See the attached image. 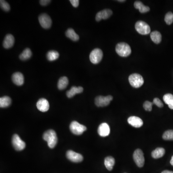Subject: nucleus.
Returning <instances> with one entry per match:
<instances>
[{
    "instance_id": "f257e3e1",
    "label": "nucleus",
    "mask_w": 173,
    "mask_h": 173,
    "mask_svg": "<svg viewBox=\"0 0 173 173\" xmlns=\"http://www.w3.org/2000/svg\"><path fill=\"white\" fill-rule=\"evenodd\" d=\"M43 139L47 142L48 146L51 149L55 147L58 141L56 132L53 129H49L44 132Z\"/></svg>"
},
{
    "instance_id": "f03ea898",
    "label": "nucleus",
    "mask_w": 173,
    "mask_h": 173,
    "mask_svg": "<svg viewBox=\"0 0 173 173\" xmlns=\"http://www.w3.org/2000/svg\"><path fill=\"white\" fill-rule=\"evenodd\" d=\"M115 51L121 57H128L131 53L130 46L125 42H120L116 45Z\"/></svg>"
},
{
    "instance_id": "7ed1b4c3",
    "label": "nucleus",
    "mask_w": 173,
    "mask_h": 173,
    "mask_svg": "<svg viewBox=\"0 0 173 173\" xmlns=\"http://www.w3.org/2000/svg\"><path fill=\"white\" fill-rule=\"evenodd\" d=\"M128 80L132 87L135 88H139L144 83V80L142 76L139 74H133L128 77Z\"/></svg>"
},
{
    "instance_id": "20e7f679",
    "label": "nucleus",
    "mask_w": 173,
    "mask_h": 173,
    "mask_svg": "<svg viewBox=\"0 0 173 173\" xmlns=\"http://www.w3.org/2000/svg\"><path fill=\"white\" fill-rule=\"evenodd\" d=\"M135 29L140 34L147 35L151 32V28L149 25L143 21L136 22L135 24Z\"/></svg>"
},
{
    "instance_id": "39448f33",
    "label": "nucleus",
    "mask_w": 173,
    "mask_h": 173,
    "mask_svg": "<svg viewBox=\"0 0 173 173\" xmlns=\"http://www.w3.org/2000/svg\"><path fill=\"white\" fill-rule=\"evenodd\" d=\"M69 128L72 133L76 135L82 134L84 131L87 130V128L85 126L80 124L75 121L71 123Z\"/></svg>"
},
{
    "instance_id": "423d86ee",
    "label": "nucleus",
    "mask_w": 173,
    "mask_h": 173,
    "mask_svg": "<svg viewBox=\"0 0 173 173\" xmlns=\"http://www.w3.org/2000/svg\"><path fill=\"white\" fill-rule=\"evenodd\" d=\"M103 57V53L102 50L99 48L94 49L89 54V59L92 63L97 64L101 61Z\"/></svg>"
},
{
    "instance_id": "0eeeda50",
    "label": "nucleus",
    "mask_w": 173,
    "mask_h": 173,
    "mask_svg": "<svg viewBox=\"0 0 173 173\" xmlns=\"http://www.w3.org/2000/svg\"><path fill=\"white\" fill-rule=\"evenodd\" d=\"M133 159L136 166L139 167H143L145 162L144 154L142 150L140 149H136L133 154Z\"/></svg>"
},
{
    "instance_id": "6e6552de",
    "label": "nucleus",
    "mask_w": 173,
    "mask_h": 173,
    "mask_svg": "<svg viewBox=\"0 0 173 173\" xmlns=\"http://www.w3.org/2000/svg\"><path fill=\"white\" fill-rule=\"evenodd\" d=\"M113 99V96L108 95L107 96H99L95 99V103L98 107H105L110 104Z\"/></svg>"
},
{
    "instance_id": "1a4fd4ad",
    "label": "nucleus",
    "mask_w": 173,
    "mask_h": 173,
    "mask_svg": "<svg viewBox=\"0 0 173 173\" xmlns=\"http://www.w3.org/2000/svg\"><path fill=\"white\" fill-rule=\"evenodd\" d=\"M39 21L40 25L45 29H49L52 26V20L51 17L46 14H41L39 16Z\"/></svg>"
},
{
    "instance_id": "9d476101",
    "label": "nucleus",
    "mask_w": 173,
    "mask_h": 173,
    "mask_svg": "<svg viewBox=\"0 0 173 173\" xmlns=\"http://www.w3.org/2000/svg\"><path fill=\"white\" fill-rule=\"evenodd\" d=\"M12 144L16 151H22L26 147V143L18 135L15 134L12 138Z\"/></svg>"
},
{
    "instance_id": "9b49d317",
    "label": "nucleus",
    "mask_w": 173,
    "mask_h": 173,
    "mask_svg": "<svg viewBox=\"0 0 173 173\" xmlns=\"http://www.w3.org/2000/svg\"><path fill=\"white\" fill-rule=\"evenodd\" d=\"M67 157L70 161L74 162H80L83 160V157L81 154L71 150L67 152Z\"/></svg>"
},
{
    "instance_id": "f8f14e48",
    "label": "nucleus",
    "mask_w": 173,
    "mask_h": 173,
    "mask_svg": "<svg viewBox=\"0 0 173 173\" xmlns=\"http://www.w3.org/2000/svg\"><path fill=\"white\" fill-rule=\"evenodd\" d=\"M112 14H113V12L112 10L108 9H104L97 13L96 15L95 19L98 22L100 21L102 19H109Z\"/></svg>"
},
{
    "instance_id": "ddd939ff",
    "label": "nucleus",
    "mask_w": 173,
    "mask_h": 173,
    "mask_svg": "<svg viewBox=\"0 0 173 173\" xmlns=\"http://www.w3.org/2000/svg\"><path fill=\"white\" fill-rule=\"evenodd\" d=\"M36 106L38 110L41 112H47L49 109V103L47 100L44 98L40 99L37 102Z\"/></svg>"
},
{
    "instance_id": "4468645a",
    "label": "nucleus",
    "mask_w": 173,
    "mask_h": 173,
    "mask_svg": "<svg viewBox=\"0 0 173 173\" xmlns=\"http://www.w3.org/2000/svg\"><path fill=\"white\" fill-rule=\"evenodd\" d=\"M110 127L107 123H103L99 126L98 129V133L100 136H106L110 134Z\"/></svg>"
},
{
    "instance_id": "2eb2a0df",
    "label": "nucleus",
    "mask_w": 173,
    "mask_h": 173,
    "mask_svg": "<svg viewBox=\"0 0 173 173\" xmlns=\"http://www.w3.org/2000/svg\"><path fill=\"white\" fill-rule=\"evenodd\" d=\"M128 121L130 125L136 128H141L143 124L142 120L137 116H130L128 118Z\"/></svg>"
},
{
    "instance_id": "dca6fc26",
    "label": "nucleus",
    "mask_w": 173,
    "mask_h": 173,
    "mask_svg": "<svg viewBox=\"0 0 173 173\" xmlns=\"http://www.w3.org/2000/svg\"><path fill=\"white\" fill-rule=\"evenodd\" d=\"M12 81L17 86H22L24 83V76L20 72H16L12 75Z\"/></svg>"
},
{
    "instance_id": "f3484780",
    "label": "nucleus",
    "mask_w": 173,
    "mask_h": 173,
    "mask_svg": "<svg viewBox=\"0 0 173 173\" xmlns=\"http://www.w3.org/2000/svg\"><path fill=\"white\" fill-rule=\"evenodd\" d=\"M15 43V38L12 35H6L3 42V46L4 48L10 49L13 46Z\"/></svg>"
},
{
    "instance_id": "a211bd4d",
    "label": "nucleus",
    "mask_w": 173,
    "mask_h": 173,
    "mask_svg": "<svg viewBox=\"0 0 173 173\" xmlns=\"http://www.w3.org/2000/svg\"><path fill=\"white\" fill-rule=\"evenodd\" d=\"M83 91V88L82 87H76L75 86H73L70 90H68L67 92V96L68 98H71L75 95L76 94L80 93Z\"/></svg>"
},
{
    "instance_id": "6ab92c4d",
    "label": "nucleus",
    "mask_w": 173,
    "mask_h": 173,
    "mask_svg": "<svg viewBox=\"0 0 173 173\" xmlns=\"http://www.w3.org/2000/svg\"><path fill=\"white\" fill-rule=\"evenodd\" d=\"M135 8L136 9H139L141 13H146L149 12L150 8L147 6H144L141 2L136 1L134 4Z\"/></svg>"
},
{
    "instance_id": "aec40b11",
    "label": "nucleus",
    "mask_w": 173,
    "mask_h": 173,
    "mask_svg": "<svg viewBox=\"0 0 173 173\" xmlns=\"http://www.w3.org/2000/svg\"><path fill=\"white\" fill-rule=\"evenodd\" d=\"M115 164V160L112 156H108L105 158L104 165L109 171L112 170Z\"/></svg>"
},
{
    "instance_id": "412c9836",
    "label": "nucleus",
    "mask_w": 173,
    "mask_h": 173,
    "mask_svg": "<svg viewBox=\"0 0 173 173\" xmlns=\"http://www.w3.org/2000/svg\"><path fill=\"white\" fill-rule=\"evenodd\" d=\"M66 36L72 41H76L80 39L79 36L75 32L73 28H68L66 32Z\"/></svg>"
},
{
    "instance_id": "4be33fe9",
    "label": "nucleus",
    "mask_w": 173,
    "mask_h": 173,
    "mask_svg": "<svg viewBox=\"0 0 173 173\" xmlns=\"http://www.w3.org/2000/svg\"><path fill=\"white\" fill-rule=\"evenodd\" d=\"M151 40L155 44H158L161 42L162 35L158 31H154L150 35Z\"/></svg>"
},
{
    "instance_id": "5701e85b",
    "label": "nucleus",
    "mask_w": 173,
    "mask_h": 173,
    "mask_svg": "<svg viewBox=\"0 0 173 173\" xmlns=\"http://www.w3.org/2000/svg\"><path fill=\"white\" fill-rule=\"evenodd\" d=\"M165 149L163 148H157L152 153V156L154 159L161 158L165 155Z\"/></svg>"
},
{
    "instance_id": "b1692460",
    "label": "nucleus",
    "mask_w": 173,
    "mask_h": 173,
    "mask_svg": "<svg viewBox=\"0 0 173 173\" xmlns=\"http://www.w3.org/2000/svg\"><path fill=\"white\" fill-rule=\"evenodd\" d=\"M68 85V79L66 76H63L59 79L58 82V88L60 90L65 89Z\"/></svg>"
},
{
    "instance_id": "393cba45",
    "label": "nucleus",
    "mask_w": 173,
    "mask_h": 173,
    "mask_svg": "<svg viewBox=\"0 0 173 173\" xmlns=\"http://www.w3.org/2000/svg\"><path fill=\"white\" fill-rule=\"evenodd\" d=\"M12 100L8 96H3L0 98V107L6 108L11 105Z\"/></svg>"
},
{
    "instance_id": "a878e982",
    "label": "nucleus",
    "mask_w": 173,
    "mask_h": 173,
    "mask_svg": "<svg viewBox=\"0 0 173 173\" xmlns=\"http://www.w3.org/2000/svg\"><path fill=\"white\" fill-rule=\"evenodd\" d=\"M163 100L165 103L168 106L169 108L173 110V95L166 94L163 96Z\"/></svg>"
},
{
    "instance_id": "bb28decb",
    "label": "nucleus",
    "mask_w": 173,
    "mask_h": 173,
    "mask_svg": "<svg viewBox=\"0 0 173 173\" xmlns=\"http://www.w3.org/2000/svg\"><path fill=\"white\" fill-rule=\"evenodd\" d=\"M32 56V52L30 49L26 48L19 55V58L21 60H27L29 59Z\"/></svg>"
},
{
    "instance_id": "cd10ccee",
    "label": "nucleus",
    "mask_w": 173,
    "mask_h": 173,
    "mask_svg": "<svg viewBox=\"0 0 173 173\" xmlns=\"http://www.w3.org/2000/svg\"><path fill=\"white\" fill-rule=\"evenodd\" d=\"M59 56V54L57 51H50L48 52L47 58L50 61L56 60Z\"/></svg>"
},
{
    "instance_id": "c85d7f7f",
    "label": "nucleus",
    "mask_w": 173,
    "mask_h": 173,
    "mask_svg": "<svg viewBox=\"0 0 173 173\" xmlns=\"http://www.w3.org/2000/svg\"><path fill=\"white\" fill-rule=\"evenodd\" d=\"M162 138L166 141H173V130L166 131L162 135Z\"/></svg>"
},
{
    "instance_id": "c756f323",
    "label": "nucleus",
    "mask_w": 173,
    "mask_h": 173,
    "mask_svg": "<svg viewBox=\"0 0 173 173\" xmlns=\"http://www.w3.org/2000/svg\"><path fill=\"white\" fill-rule=\"evenodd\" d=\"M165 21L168 25H171L173 22V13L168 12L165 15Z\"/></svg>"
},
{
    "instance_id": "7c9ffc66",
    "label": "nucleus",
    "mask_w": 173,
    "mask_h": 173,
    "mask_svg": "<svg viewBox=\"0 0 173 173\" xmlns=\"http://www.w3.org/2000/svg\"><path fill=\"white\" fill-rule=\"evenodd\" d=\"M0 5H1V7L2 9V10H4V11L8 12V11H10V6L9 4L3 0H1L0 1Z\"/></svg>"
},
{
    "instance_id": "2f4dec72",
    "label": "nucleus",
    "mask_w": 173,
    "mask_h": 173,
    "mask_svg": "<svg viewBox=\"0 0 173 173\" xmlns=\"http://www.w3.org/2000/svg\"><path fill=\"white\" fill-rule=\"evenodd\" d=\"M154 103L149 101H145L143 103V108L146 111H151Z\"/></svg>"
},
{
    "instance_id": "473e14b6",
    "label": "nucleus",
    "mask_w": 173,
    "mask_h": 173,
    "mask_svg": "<svg viewBox=\"0 0 173 173\" xmlns=\"http://www.w3.org/2000/svg\"><path fill=\"white\" fill-rule=\"evenodd\" d=\"M154 104H155L158 107L162 108L163 106V104L159 98H155L154 99Z\"/></svg>"
},
{
    "instance_id": "72a5a7b5",
    "label": "nucleus",
    "mask_w": 173,
    "mask_h": 173,
    "mask_svg": "<svg viewBox=\"0 0 173 173\" xmlns=\"http://www.w3.org/2000/svg\"><path fill=\"white\" fill-rule=\"evenodd\" d=\"M70 2H71L73 6L74 7H77L79 6V0H70Z\"/></svg>"
},
{
    "instance_id": "f704fd0d",
    "label": "nucleus",
    "mask_w": 173,
    "mask_h": 173,
    "mask_svg": "<svg viewBox=\"0 0 173 173\" xmlns=\"http://www.w3.org/2000/svg\"><path fill=\"white\" fill-rule=\"evenodd\" d=\"M51 2V1H50V0H41L40 1V3L41 6H46L48 5Z\"/></svg>"
},
{
    "instance_id": "c9c22d12",
    "label": "nucleus",
    "mask_w": 173,
    "mask_h": 173,
    "mask_svg": "<svg viewBox=\"0 0 173 173\" xmlns=\"http://www.w3.org/2000/svg\"><path fill=\"white\" fill-rule=\"evenodd\" d=\"M161 173H173V171H169V170H165L162 171Z\"/></svg>"
},
{
    "instance_id": "e433bc0d",
    "label": "nucleus",
    "mask_w": 173,
    "mask_h": 173,
    "mask_svg": "<svg viewBox=\"0 0 173 173\" xmlns=\"http://www.w3.org/2000/svg\"><path fill=\"white\" fill-rule=\"evenodd\" d=\"M170 163H171V165L173 167V156H172V158H171V161H170Z\"/></svg>"
},
{
    "instance_id": "4c0bfd02",
    "label": "nucleus",
    "mask_w": 173,
    "mask_h": 173,
    "mask_svg": "<svg viewBox=\"0 0 173 173\" xmlns=\"http://www.w3.org/2000/svg\"><path fill=\"white\" fill-rule=\"evenodd\" d=\"M125 1H125V0H123H123H122V1L118 0V2H125Z\"/></svg>"
}]
</instances>
